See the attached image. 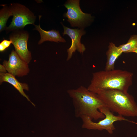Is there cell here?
Here are the masks:
<instances>
[{
    "mask_svg": "<svg viewBox=\"0 0 137 137\" xmlns=\"http://www.w3.org/2000/svg\"><path fill=\"white\" fill-rule=\"evenodd\" d=\"M106 52L107 61L104 70L110 71L114 70L116 60L123 53L118 47L112 42H110Z\"/></svg>",
    "mask_w": 137,
    "mask_h": 137,
    "instance_id": "cell-12",
    "label": "cell"
},
{
    "mask_svg": "<svg viewBox=\"0 0 137 137\" xmlns=\"http://www.w3.org/2000/svg\"><path fill=\"white\" fill-rule=\"evenodd\" d=\"M98 110L105 115V117L96 123L93 122L90 117L87 116H82L80 118L82 122V128L99 130H105L109 133L112 134L115 129L113 125L114 122L118 121H128L123 116L114 115L106 106L99 108Z\"/></svg>",
    "mask_w": 137,
    "mask_h": 137,
    "instance_id": "cell-4",
    "label": "cell"
},
{
    "mask_svg": "<svg viewBox=\"0 0 137 137\" xmlns=\"http://www.w3.org/2000/svg\"><path fill=\"white\" fill-rule=\"evenodd\" d=\"M97 95L112 112L123 116L137 117V105L133 97L128 92L110 90Z\"/></svg>",
    "mask_w": 137,
    "mask_h": 137,
    "instance_id": "cell-3",
    "label": "cell"
},
{
    "mask_svg": "<svg viewBox=\"0 0 137 137\" xmlns=\"http://www.w3.org/2000/svg\"><path fill=\"white\" fill-rule=\"evenodd\" d=\"M67 93L72 100L76 117L86 115L95 120L105 117L98 109L106 106L97 94L82 86L76 89H69Z\"/></svg>",
    "mask_w": 137,
    "mask_h": 137,
    "instance_id": "cell-2",
    "label": "cell"
},
{
    "mask_svg": "<svg viewBox=\"0 0 137 137\" xmlns=\"http://www.w3.org/2000/svg\"><path fill=\"white\" fill-rule=\"evenodd\" d=\"M79 0H68L64 5L67 11L64 16L68 18L67 20L73 27H78L83 28L92 17L90 14L83 12L79 6Z\"/></svg>",
    "mask_w": 137,
    "mask_h": 137,
    "instance_id": "cell-6",
    "label": "cell"
},
{
    "mask_svg": "<svg viewBox=\"0 0 137 137\" xmlns=\"http://www.w3.org/2000/svg\"><path fill=\"white\" fill-rule=\"evenodd\" d=\"M137 47V35L131 36L127 43L120 45L118 48L122 52H133Z\"/></svg>",
    "mask_w": 137,
    "mask_h": 137,
    "instance_id": "cell-14",
    "label": "cell"
},
{
    "mask_svg": "<svg viewBox=\"0 0 137 137\" xmlns=\"http://www.w3.org/2000/svg\"><path fill=\"white\" fill-rule=\"evenodd\" d=\"M29 36L28 32L23 29L12 32L9 37L15 52L21 58L28 64L32 59L31 52L27 48Z\"/></svg>",
    "mask_w": 137,
    "mask_h": 137,
    "instance_id": "cell-7",
    "label": "cell"
},
{
    "mask_svg": "<svg viewBox=\"0 0 137 137\" xmlns=\"http://www.w3.org/2000/svg\"><path fill=\"white\" fill-rule=\"evenodd\" d=\"M12 44L10 40L4 39L0 43V52H2L5 51Z\"/></svg>",
    "mask_w": 137,
    "mask_h": 137,
    "instance_id": "cell-15",
    "label": "cell"
},
{
    "mask_svg": "<svg viewBox=\"0 0 137 137\" xmlns=\"http://www.w3.org/2000/svg\"><path fill=\"white\" fill-rule=\"evenodd\" d=\"M3 8L0 10V32L5 30L6 24L10 16H12V13L9 7L6 5H1Z\"/></svg>",
    "mask_w": 137,
    "mask_h": 137,
    "instance_id": "cell-13",
    "label": "cell"
},
{
    "mask_svg": "<svg viewBox=\"0 0 137 137\" xmlns=\"http://www.w3.org/2000/svg\"><path fill=\"white\" fill-rule=\"evenodd\" d=\"M35 29L39 32L40 36V39L38 44H40L46 41H49L58 43V42H65V39L62 38L58 30L52 29L46 31L41 28L40 24L38 25H35Z\"/></svg>",
    "mask_w": 137,
    "mask_h": 137,
    "instance_id": "cell-11",
    "label": "cell"
},
{
    "mask_svg": "<svg viewBox=\"0 0 137 137\" xmlns=\"http://www.w3.org/2000/svg\"><path fill=\"white\" fill-rule=\"evenodd\" d=\"M133 74L126 70L114 69L93 73L90 83L87 88L97 94L110 90L128 92L132 84Z\"/></svg>",
    "mask_w": 137,
    "mask_h": 137,
    "instance_id": "cell-1",
    "label": "cell"
},
{
    "mask_svg": "<svg viewBox=\"0 0 137 137\" xmlns=\"http://www.w3.org/2000/svg\"><path fill=\"white\" fill-rule=\"evenodd\" d=\"M13 16L12 22L7 27L6 32L23 29L27 25H35L36 16L27 7L18 3H12L9 6Z\"/></svg>",
    "mask_w": 137,
    "mask_h": 137,
    "instance_id": "cell-5",
    "label": "cell"
},
{
    "mask_svg": "<svg viewBox=\"0 0 137 137\" xmlns=\"http://www.w3.org/2000/svg\"><path fill=\"white\" fill-rule=\"evenodd\" d=\"M64 28L63 36L67 35L71 39V45L67 49V56L66 60H69L71 58L73 53L76 50L83 54L85 50L84 45L81 43V38L82 36L85 33L83 28L80 29H71L66 27L62 24Z\"/></svg>",
    "mask_w": 137,
    "mask_h": 137,
    "instance_id": "cell-9",
    "label": "cell"
},
{
    "mask_svg": "<svg viewBox=\"0 0 137 137\" xmlns=\"http://www.w3.org/2000/svg\"><path fill=\"white\" fill-rule=\"evenodd\" d=\"M3 64L8 73L14 76L26 75L29 71L28 63L21 59L13 50L9 55L8 60H4Z\"/></svg>",
    "mask_w": 137,
    "mask_h": 137,
    "instance_id": "cell-8",
    "label": "cell"
},
{
    "mask_svg": "<svg viewBox=\"0 0 137 137\" xmlns=\"http://www.w3.org/2000/svg\"><path fill=\"white\" fill-rule=\"evenodd\" d=\"M133 52L137 54V47L134 50Z\"/></svg>",
    "mask_w": 137,
    "mask_h": 137,
    "instance_id": "cell-17",
    "label": "cell"
},
{
    "mask_svg": "<svg viewBox=\"0 0 137 137\" xmlns=\"http://www.w3.org/2000/svg\"><path fill=\"white\" fill-rule=\"evenodd\" d=\"M6 69L3 65L0 64V73H6Z\"/></svg>",
    "mask_w": 137,
    "mask_h": 137,
    "instance_id": "cell-16",
    "label": "cell"
},
{
    "mask_svg": "<svg viewBox=\"0 0 137 137\" xmlns=\"http://www.w3.org/2000/svg\"><path fill=\"white\" fill-rule=\"evenodd\" d=\"M4 82H7L12 85L22 95L25 97L29 101L35 106V105L30 101L28 96L24 91V90L27 91L29 90V87L27 84L19 82L15 78V76L9 73H0V84Z\"/></svg>",
    "mask_w": 137,
    "mask_h": 137,
    "instance_id": "cell-10",
    "label": "cell"
}]
</instances>
